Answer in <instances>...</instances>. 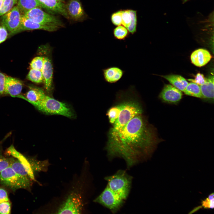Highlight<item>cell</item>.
<instances>
[{
    "label": "cell",
    "instance_id": "obj_27",
    "mask_svg": "<svg viewBox=\"0 0 214 214\" xmlns=\"http://www.w3.org/2000/svg\"><path fill=\"white\" fill-rule=\"evenodd\" d=\"M129 12L131 17V20L130 25L127 29L130 33L133 34L136 32L137 12L136 11L132 10H129Z\"/></svg>",
    "mask_w": 214,
    "mask_h": 214
},
{
    "label": "cell",
    "instance_id": "obj_18",
    "mask_svg": "<svg viewBox=\"0 0 214 214\" xmlns=\"http://www.w3.org/2000/svg\"><path fill=\"white\" fill-rule=\"evenodd\" d=\"M211 57L208 51L204 49H199L192 53L191 59L194 65L200 67L205 65L209 62Z\"/></svg>",
    "mask_w": 214,
    "mask_h": 214
},
{
    "label": "cell",
    "instance_id": "obj_31",
    "mask_svg": "<svg viewBox=\"0 0 214 214\" xmlns=\"http://www.w3.org/2000/svg\"><path fill=\"white\" fill-rule=\"evenodd\" d=\"M122 25L127 28L130 25L131 20V17L129 10H122Z\"/></svg>",
    "mask_w": 214,
    "mask_h": 214
},
{
    "label": "cell",
    "instance_id": "obj_33",
    "mask_svg": "<svg viewBox=\"0 0 214 214\" xmlns=\"http://www.w3.org/2000/svg\"><path fill=\"white\" fill-rule=\"evenodd\" d=\"M12 158L4 157L0 152V172L6 168L10 166Z\"/></svg>",
    "mask_w": 214,
    "mask_h": 214
},
{
    "label": "cell",
    "instance_id": "obj_25",
    "mask_svg": "<svg viewBox=\"0 0 214 214\" xmlns=\"http://www.w3.org/2000/svg\"><path fill=\"white\" fill-rule=\"evenodd\" d=\"M26 78L33 82L40 83L43 81V78L42 71L34 69H30Z\"/></svg>",
    "mask_w": 214,
    "mask_h": 214
},
{
    "label": "cell",
    "instance_id": "obj_36",
    "mask_svg": "<svg viewBox=\"0 0 214 214\" xmlns=\"http://www.w3.org/2000/svg\"><path fill=\"white\" fill-rule=\"evenodd\" d=\"M8 35L7 30L3 26H0V44L7 39Z\"/></svg>",
    "mask_w": 214,
    "mask_h": 214
},
{
    "label": "cell",
    "instance_id": "obj_29",
    "mask_svg": "<svg viewBox=\"0 0 214 214\" xmlns=\"http://www.w3.org/2000/svg\"><path fill=\"white\" fill-rule=\"evenodd\" d=\"M18 0H4L2 8L0 10V16H1L13 8L17 4Z\"/></svg>",
    "mask_w": 214,
    "mask_h": 214
},
{
    "label": "cell",
    "instance_id": "obj_20",
    "mask_svg": "<svg viewBox=\"0 0 214 214\" xmlns=\"http://www.w3.org/2000/svg\"><path fill=\"white\" fill-rule=\"evenodd\" d=\"M173 86L183 92L188 84L187 81L181 76L177 75H169L163 76Z\"/></svg>",
    "mask_w": 214,
    "mask_h": 214
},
{
    "label": "cell",
    "instance_id": "obj_1",
    "mask_svg": "<svg viewBox=\"0 0 214 214\" xmlns=\"http://www.w3.org/2000/svg\"><path fill=\"white\" fill-rule=\"evenodd\" d=\"M158 142L154 128L142 113L108 134L106 149L109 158H122L130 167L149 158Z\"/></svg>",
    "mask_w": 214,
    "mask_h": 214
},
{
    "label": "cell",
    "instance_id": "obj_23",
    "mask_svg": "<svg viewBox=\"0 0 214 214\" xmlns=\"http://www.w3.org/2000/svg\"><path fill=\"white\" fill-rule=\"evenodd\" d=\"M10 166L17 174L26 179H31L23 166L17 159L12 158Z\"/></svg>",
    "mask_w": 214,
    "mask_h": 214
},
{
    "label": "cell",
    "instance_id": "obj_9",
    "mask_svg": "<svg viewBox=\"0 0 214 214\" xmlns=\"http://www.w3.org/2000/svg\"><path fill=\"white\" fill-rule=\"evenodd\" d=\"M59 28V26H55L43 25L31 21L23 15H21V23L19 27L15 31L9 34V35H13L23 31L35 29L53 32L56 31Z\"/></svg>",
    "mask_w": 214,
    "mask_h": 214
},
{
    "label": "cell",
    "instance_id": "obj_8",
    "mask_svg": "<svg viewBox=\"0 0 214 214\" xmlns=\"http://www.w3.org/2000/svg\"><path fill=\"white\" fill-rule=\"evenodd\" d=\"M21 14L17 6H14L7 12L2 15L1 23L11 33L19 27Z\"/></svg>",
    "mask_w": 214,
    "mask_h": 214
},
{
    "label": "cell",
    "instance_id": "obj_7",
    "mask_svg": "<svg viewBox=\"0 0 214 214\" xmlns=\"http://www.w3.org/2000/svg\"><path fill=\"white\" fill-rule=\"evenodd\" d=\"M83 204L80 195L76 192L71 193L60 205L56 213L80 214Z\"/></svg>",
    "mask_w": 214,
    "mask_h": 214
},
{
    "label": "cell",
    "instance_id": "obj_5",
    "mask_svg": "<svg viewBox=\"0 0 214 214\" xmlns=\"http://www.w3.org/2000/svg\"><path fill=\"white\" fill-rule=\"evenodd\" d=\"M125 200L108 186L94 201L109 209L114 213L120 209Z\"/></svg>",
    "mask_w": 214,
    "mask_h": 214
},
{
    "label": "cell",
    "instance_id": "obj_32",
    "mask_svg": "<svg viewBox=\"0 0 214 214\" xmlns=\"http://www.w3.org/2000/svg\"><path fill=\"white\" fill-rule=\"evenodd\" d=\"M122 10H118L111 15V21L114 25L117 26L122 24Z\"/></svg>",
    "mask_w": 214,
    "mask_h": 214
},
{
    "label": "cell",
    "instance_id": "obj_13",
    "mask_svg": "<svg viewBox=\"0 0 214 214\" xmlns=\"http://www.w3.org/2000/svg\"><path fill=\"white\" fill-rule=\"evenodd\" d=\"M44 63L41 70L44 86L47 91H51L52 88L53 77V67L51 60L48 56H43Z\"/></svg>",
    "mask_w": 214,
    "mask_h": 214
},
{
    "label": "cell",
    "instance_id": "obj_12",
    "mask_svg": "<svg viewBox=\"0 0 214 214\" xmlns=\"http://www.w3.org/2000/svg\"><path fill=\"white\" fill-rule=\"evenodd\" d=\"M23 84L19 79L6 76L5 78L4 94L15 97L20 95L23 88Z\"/></svg>",
    "mask_w": 214,
    "mask_h": 214
},
{
    "label": "cell",
    "instance_id": "obj_21",
    "mask_svg": "<svg viewBox=\"0 0 214 214\" xmlns=\"http://www.w3.org/2000/svg\"><path fill=\"white\" fill-rule=\"evenodd\" d=\"M17 4L16 6L21 15L35 7L43 8L38 0H18Z\"/></svg>",
    "mask_w": 214,
    "mask_h": 214
},
{
    "label": "cell",
    "instance_id": "obj_17",
    "mask_svg": "<svg viewBox=\"0 0 214 214\" xmlns=\"http://www.w3.org/2000/svg\"><path fill=\"white\" fill-rule=\"evenodd\" d=\"M29 87L26 97L20 95L15 97L21 98L32 103L41 101L46 95L44 91L40 88L31 85Z\"/></svg>",
    "mask_w": 214,
    "mask_h": 214
},
{
    "label": "cell",
    "instance_id": "obj_41",
    "mask_svg": "<svg viewBox=\"0 0 214 214\" xmlns=\"http://www.w3.org/2000/svg\"><path fill=\"white\" fill-rule=\"evenodd\" d=\"M191 0H182V3L183 4H185Z\"/></svg>",
    "mask_w": 214,
    "mask_h": 214
},
{
    "label": "cell",
    "instance_id": "obj_35",
    "mask_svg": "<svg viewBox=\"0 0 214 214\" xmlns=\"http://www.w3.org/2000/svg\"><path fill=\"white\" fill-rule=\"evenodd\" d=\"M206 79V78L204 77L203 74L199 73L196 74L194 79H190L188 80L200 86L205 82Z\"/></svg>",
    "mask_w": 214,
    "mask_h": 214
},
{
    "label": "cell",
    "instance_id": "obj_10",
    "mask_svg": "<svg viewBox=\"0 0 214 214\" xmlns=\"http://www.w3.org/2000/svg\"><path fill=\"white\" fill-rule=\"evenodd\" d=\"M182 95L181 91L172 85L166 84L160 93L159 97L166 103H176L180 100Z\"/></svg>",
    "mask_w": 214,
    "mask_h": 214
},
{
    "label": "cell",
    "instance_id": "obj_19",
    "mask_svg": "<svg viewBox=\"0 0 214 214\" xmlns=\"http://www.w3.org/2000/svg\"><path fill=\"white\" fill-rule=\"evenodd\" d=\"M202 98L213 100L214 99V76L210 75L206 78L205 82L200 86Z\"/></svg>",
    "mask_w": 214,
    "mask_h": 214
},
{
    "label": "cell",
    "instance_id": "obj_11",
    "mask_svg": "<svg viewBox=\"0 0 214 214\" xmlns=\"http://www.w3.org/2000/svg\"><path fill=\"white\" fill-rule=\"evenodd\" d=\"M65 6L69 18L78 21L84 18V12L79 0H68Z\"/></svg>",
    "mask_w": 214,
    "mask_h": 214
},
{
    "label": "cell",
    "instance_id": "obj_14",
    "mask_svg": "<svg viewBox=\"0 0 214 214\" xmlns=\"http://www.w3.org/2000/svg\"><path fill=\"white\" fill-rule=\"evenodd\" d=\"M102 71L104 81L110 84H115L119 81L125 73V71L115 66L103 69Z\"/></svg>",
    "mask_w": 214,
    "mask_h": 214
},
{
    "label": "cell",
    "instance_id": "obj_4",
    "mask_svg": "<svg viewBox=\"0 0 214 214\" xmlns=\"http://www.w3.org/2000/svg\"><path fill=\"white\" fill-rule=\"evenodd\" d=\"M31 179H26L19 175L9 166L0 172V181L5 186L15 191L30 187Z\"/></svg>",
    "mask_w": 214,
    "mask_h": 214
},
{
    "label": "cell",
    "instance_id": "obj_38",
    "mask_svg": "<svg viewBox=\"0 0 214 214\" xmlns=\"http://www.w3.org/2000/svg\"><path fill=\"white\" fill-rule=\"evenodd\" d=\"M10 202L7 191L3 188H0V203Z\"/></svg>",
    "mask_w": 214,
    "mask_h": 214
},
{
    "label": "cell",
    "instance_id": "obj_43",
    "mask_svg": "<svg viewBox=\"0 0 214 214\" xmlns=\"http://www.w3.org/2000/svg\"><path fill=\"white\" fill-rule=\"evenodd\" d=\"M58 0L62 2V1H64V0Z\"/></svg>",
    "mask_w": 214,
    "mask_h": 214
},
{
    "label": "cell",
    "instance_id": "obj_40",
    "mask_svg": "<svg viewBox=\"0 0 214 214\" xmlns=\"http://www.w3.org/2000/svg\"><path fill=\"white\" fill-rule=\"evenodd\" d=\"M4 0H0V10L2 6Z\"/></svg>",
    "mask_w": 214,
    "mask_h": 214
},
{
    "label": "cell",
    "instance_id": "obj_34",
    "mask_svg": "<svg viewBox=\"0 0 214 214\" xmlns=\"http://www.w3.org/2000/svg\"><path fill=\"white\" fill-rule=\"evenodd\" d=\"M11 204L10 202L0 203V214H9L10 213Z\"/></svg>",
    "mask_w": 214,
    "mask_h": 214
},
{
    "label": "cell",
    "instance_id": "obj_2",
    "mask_svg": "<svg viewBox=\"0 0 214 214\" xmlns=\"http://www.w3.org/2000/svg\"><path fill=\"white\" fill-rule=\"evenodd\" d=\"M107 186L125 200L129 193L132 177L124 170H120L113 175L106 177Z\"/></svg>",
    "mask_w": 214,
    "mask_h": 214
},
{
    "label": "cell",
    "instance_id": "obj_26",
    "mask_svg": "<svg viewBox=\"0 0 214 214\" xmlns=\"http://www.w3.org/2000/svg\"><path fill=\"white\" fill-rule=\"evenodd\" d=\"M120 110L119 103L112 106L107 111V115L109 121L111 125L113 124L116 120Z\"/></svg>",
    "mask_w": 214,
    "mask_h": 214
},
{
    "label": "cell",
    "instance_id": "obj_28",
    "mask_svg": "<svg viewBox=\"0 0 214 214\" xmlns=\"http://www.w3.org/2000/svg\"><path fill=\"white\" fill-rule=\"evenodd\" d=\"M44 63L43 56H38L34 58L30 64V69H36L41 71Z\"/></svg>",
    "mask_w": 214,
    "mask_h": 214
},
{
    "label": "cell",
    "instance_id": "obj_39",
    "mask_svg": "<svg viewBox=\"0 0 214 214\" xmlns=\"http://www.w3.org/2000/svg\"><path fill=\"white\" fill-rule=\"evenodd\" d=\"M202 208V205H200V206H199L197 207H194L191 211L188 213L191 214L193 213L196 212V211H198L199 210L201 209Z\"/></svg>",
    "mask_w": 214,
    "mask_h": 214
},
{
    "label": "cell",
    "instance_id": "obj_6",
    "mask_svg": "<svg viewBox=\"0 0 214 214\" xmlns=\"http://www.w3.org/2000/svg\"><path fill=\"white\" fill-rule=\"evenodd\" d=\"M38 7L32 9L22 15L34 22L43 25H53L60 27L64 26L59 19L43 11Z\"/></svg>",
    "mask_w": 214,
    "mask_h": 214
},
{
    "label": "cell",
    "instance_id": "obj_16",
    "mask_svg": "<svg viewBox=\"0 0 214 214\" xmlns=\"http://www.w3.org/2000/svg\"><path fill=\"white\" fill-rule=\"evenodd\" d=\"M43 8L59 14L67 19L69 18L67 14L65 4L58 0H38Z\"/></svg>",
    "mask_w": 214,
    "mask_h": 214
},
{
    "label": "cell",
    "instance_id": "obj_42",
    "mask_svg": "<svg viewBox=\"0 0 214 214\" xmlns=\"http://www.w3.org/2000/svg\"><path fill=\"white\" fill-rule=\"evenodd\" d=\"M8 136H7V137H5V138H4V139H3V140L2 141H0V145L2 143L3 141L4 140H5V139L6 138H7V137Z\"/></svg>",
    "mask_w": 214,
    "mask_h": 214
},
{
    "label": "cell",
    "instance_id": "obj_22",
    "mask_svg": "<svg viewBox=\"0 0 214 214\" xmlns=\"http://www.w3.org/2000/svg\"><path fill=\"white\" fill-rule=\"evenodd\" d=\"M183 92L185 94L188 95L202 98L200 86L193 82L188 83Z\"/></svg>",
    "mask_w": 214,
    "mask_h": 214
},
{
    "label": "cell",
    "instance_id": "obj_30",
    "mask_svg": "<svg viewBox=\"0 0 214 214\" xmlns=\"http://www.w3.org/2000/svg\"><path fill=\"white\" fill-rule=\"evenodd\" d=\"M202 206L205 209H212L214 207V194L212 193L210 194L202 202Z\"/></svg>",
    "mask_w": 214,
    "mask_h": 214
},
{
    "label": "cell",
    "instance_id": "obj_15",
    "mask_svg": "<svg viewBox=\"0 0 214 214\" xmlns=\"http://www.w3.org/2000/svg\"><path fill=\"white\" fill-rule=\"evenodd\" d=\"M7 152L17 159L23 165L30 178L35 181L34 171L30 162L22 154L18 151L13 145H11L7 150Z\"/></svg>",
    "mask_w": 214,
    "mask_h": 214
},
{
    "label": "cell",
    "instance_id": "obj_24",
    "mask_svg": "<svg viewBox=\"0 0 214 214\" xmlns=\"http://www.w3.org/2000/svg\"><path fill=\"white\" fill-rule=\"evenodd\" d=\"M129 33L126 27L121 25L117 26L113 31L114 38L120 40H125L128 37Z\"/></svg>",
    "mask_w": 214,
    "mask_h": 214
},
{
    "label": "cell",
    "instance_id": "obj_3",
    "mask_svg": "<svg viewBox=\"0 0 214 214\" xmlns=\"http://www.w3.org/2000/svg\"><path fill=\"white\" fill-rule=\"evenodd\" d=\"M31 104L46 114L60 115L69 118L74 117L73 111L67 105L47 95L41 101Z\"/></svg>",
    "mask_w": 214,
    "mask_h": 214
},
{
    "label": "cell",
    "instance_id": "obj_37",
    "mask_svg": "<svg viewBox=\"0 0 214 214\" xmlns=\"http://www.w3.org/2000/svg\"><path fill=\"white\" fill-rule=\"evenodd\" d=\"M6 75L0 71V96L4 94V86Z\"/></svg>",
    "mask_w": 214,
    "mask_h": 214
}]
</instances>
